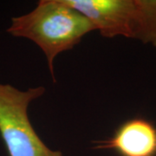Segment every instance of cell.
<instances>
[{"instance_id":"1","label":"cell","mask_w":156,"mask_h":156,"mask_svg":"<svg viewBox=\"0 0 156 156\" xmlns=\"http://www.w3.org/2000/svg\"><path fill=\"white\" fill-rule=\"evenodd\" d=\"M96 30L92 22L65 0H40L25 15L11 18L7 32L34 42L44 52L53 82L54 61L59 54L72 50L84 36Z\"/></svg>"},{"instance_id":"2","label":"cell","mask_w":156,"mask_h":156,"mask_svg":"<svg viewBox=\"0 0 156 156\" xmlns=\"http://www.w3.org/2000/svg\"><path fill=\"white\" fill-rule=\"evenodd\" d=\"M45 91L43 86L22 91L0 83V136L10 156H62L45 144L29 119L30 104Z\"/></svg>"},{"instance_id":"3","label":"cell","mask_w":156,"mask_h":156,"mask_svg":"<svg viewBox=\"0 0 156 156\" xmlns=\"http://www.w3.org/2000/svg\"><path fill=\"white\" fill-rule=\"evenodd\" d=\"M94 142L93 148L113 150L120 156H156V126L134 117L122 123L109 138Z\"/></svg>"}]
</instances>
